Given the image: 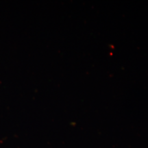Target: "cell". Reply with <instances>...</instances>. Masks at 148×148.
I'll return each instance as SVG.
<instances>
[]
</instances>
